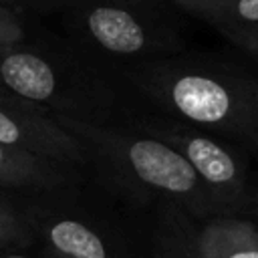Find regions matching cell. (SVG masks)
<instances>
[{
    "instance_id": "cell-1",
    "label": "cell",
    "mask_w": 258,
    "mask_h": 258,
    "mask_svg": "<svg viewBox=\"0 0 258 258\" xmlns=\"http://www.w3.org/2000/svg\"><path fill=\"white\" fill-rule=\"evenodd\" d=\"M121 79L175 121L258 149V79L224 62L181 54L119 69Z\"/></svg>"
},
{
    "instance_id": "cell-2",
    "label": "cell",
    "mask_w": 258,
    "mask_h": 258,
    "mask_svg": "<svg viewBox=\"0 0 258 258\" xmlns=\"http://www.w3.org/2000/svg\"><path fill=\"white\" fill-rule=\"evenodd\" d=\"M52 119L83 143L91 167H97L103 179L119 191L135 200L173 204L200 224L220 218L214 200L187 159L159 137L137 125L115 121L87 123L62 115H52Z\"/></svg>"
},
{
    "instance_id": "cell-3",
    "label": "cell",
    "mask_w": 258,
    "mask_h": 258,
    "mask_svg": "<svg viewBox=\"0 0 258 258\" xmlns=\"http://www.w3.org/2000/svg\"><path fill=\"white\" fill-rule=\"evenodd\" d=\"M0 87L50 115L75 121H113L117 91L103 73L62 52L20 44L0 52Z\"/></svg>"
},
{
    "instance_id": "cell-4",
    "label": "cell",
    "mask_w": 258,
    "mask_h": 258,
    "mask_svg": "<svg viewBox=\"0 0 258 258\" xmlns=\"http://www.w3.org/2000/svg\"><path fill=\"white\" fill-rule=\"evenodd\" d=\"M62 16L83 50L119 69L179 52L161 0H75Z\"/></svg>"
},
{
    "instance_id": "cell-5",
    "label": "cell",
    "mask_w": 258,
    "mask_h": 258,
    "mask_svg": "<svg viewBox=\"0 0 258 258\" xmlns=\"http://www.w3.org/2000/svg\"><path fill=\"white\" fill-rule=\"evenodd\" d=\"M145 133L177 149L214 200L220 216H242L254 204L250 169L238 145L165 115L137 121Z\"/></svg>"
},
{
    "instance_id": "cell-6",
    "label": "cell",
    "mask_w": 258,
    "mask_h": 258,
    "mask_svg": "<svg viewBox=\"0 0 258 258\" xmlns=\"http://www.w3.org/2000/svg\"><path fill=\"white\" fill-rule=\"evenodd\" d=\"M34 242L60 258H137L121 236L97 218L54 208L52 204H24Z\"/></svg>"
},
{
    "instance_id": "cell-7",
    "label": "cell",
    "mask_w": 258,
    "mask_h": 258,
    "mask_svg": "<svg viewBox=\"0 0 258 258\" xmlns=\"http://www.w3.org/2000/svg\"><path fill=\"white\" fill-rule=\"evenodd\" d=\"M0 143L73 171L91 167V157L83 143L67 133L50 113L8 93L0 95Z\"/></svg>"
},
{
    "instance_id": "cell-8",
    "label": "cell",
    "mask_w": 258,
    "mask_h": 258,
    "mask_svg": "<svg viewBox=\"0 0 258 258\" xmlns=\"http://www.w3.org/2000/svg\"><path fill=\"white\" fill-rule=\"evenodd\" d=\"M73 169L0 143V187L52 194L71 185Z\"/></svg>"
},
{
    "instance_id": "cell-9",
    "label": "cell",
    "mask_w": 258,
    "mask_h": 258,
    "mask_svg": "<svg viewBox=\"0 0 258 258\" xmlns=\"http://www.w3.org/2000/svg\"><path fill=\"white\" fill-rule=\"evenodd\" d=\"M206 258H258V226L242 216H220L200 224Z\"/></svg>"
},
{
    "instance_id": "cell-10",
    "label": "cell",
    "mask_w": 258,
    "mask_h": 258,
    "mask_svg": "<svg viewBox=\"0 0 258 258\" xmlns=\"http://www.w3.org/2000/svg\"><path fill=\"white\" fill-rule=\"evenodd\" d=\"M198 224L177 206L159 202L153 258H206Z\"/></svg>"
},
{
    "instance_id": "cell-11",
    "label": "cell",
    "mask_w": 258,
    "mask_h": 258,
    "mask_svg": "<svg viewBox=\"0 0 258 258\" xmlns=\"http://www.w3.org/2000/svg\"><path fill=\"white\" fill-rule=\"evenodd\" d=\"M185 14L214 26L226 28L258 26V0H171Z\"/></svg>"
},
{
    "instance_id": "cell-12",
    "label": "cell",
    "mask_w": 258,
    "mask_h": 258,
    "mask_svg": "<svg viewBox=\"0 0 258 258\" xmlns=\"http://www.w3.org/2000/svg\"><path fill=\"white\" fill-rule=\"evenodd\" d=\"M34 244L32 228L26 220L24 202L8 196L0 187V248H30Z\"/></svg>"
},
{
    "instance_id": "cell-13",
    "label": "cell",
    "mask_w": 258,
    "mask_h": 258,
    "mask_svg": "<svg viewBox=\"0 0 258 258\" xmlns=\"http://www.w3.org/2000/svg\"><path fill=\"white\" fill-rule=\"evenodd\" d=\"M22 40H26V32L20 18L8 8L0 6V52L20 44Z\"/></svg>"
},
{
    "instance_id": "cell-14",
    "label": "cell",
    "mask_w": 258,
    "mask_h": 258,
    "mask_svg": "<svg viewBox=\"0 0 258 258\" xmlns=\"http://www.w3.org/2000/svg\"><path fill=\"white\" fill-rule=\"evenodd\" d=\"M226 40H230L234 46L244 50L248 56L258 60V26H240V28H226L220 30Z\"/></svg>"
},
{
    "instance_id": "cell-15",
    "label": "cell",
    "mask_w": 258,
    "mask_h": 258,
    "mask_svg": "<svg viewBox=\"0 0 258 258\" xmlns=\"http://www.w3.org/2000/svg\"><path fill=\"white\" fill-rule=\"evenodd\" d=\"M75 0H0V6L8 8L12 14L18 12H48V10H62L67 4Z\"/></svg>"
},
{
    "instance_id": "cell-16",
    "label": "cell",
    "mask_w": 258,
    "mask_h": 258,
    "mask_svg": "<svg viewBox=\"0 0 258 258\" xmlns=\"http://www.w3.org/2000/svg\"><path fill=\"white\" fill-rule=\"evenodd\" d=\"M30 248H0V258H40L38 252H28Z\"/></svg>"
},
{
    "instance_id": "cell-17",
    "label": "cell",
    "mask_w": 258,
    "mask_h": 258,
    "mask_svg": "<svg viewBox=\"0 0 258 258\" xmlns=\"http://www.w3.org/2000/svg\"><path fill=\"white\" fill-rule=\"evenodd\" d=\"M36 252H38L40 258H60L58 254H54V252H50V250H46V248H40V246L36 248Z\"/></svg>"
},
{
    "instance_id": "cell-18",
    "label": "cell",
    "mask_w": 258,
    "mask_h": 258,
    "mask_svg": "<svg viewBox=\"0 0 258 258\" xmlns=\"http://www.w3.org/2000/svg\"><path fill=\"white\" fill-rule=\"evenodd\" d=\"M4 93H6V91H4V89H2V87H0V95H4Z\"/></svg>"
}]
</instances>
